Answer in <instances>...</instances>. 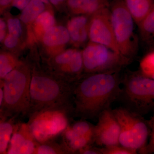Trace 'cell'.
I'll use <instances>...</instances> for the list:
<instances>
[{
  "label": "cell",
  "mask_w": 154,
  "mask_h": 154,
  "mask_svg": "<svg viewBox=\"0 0 154 154\" xmlns=\"http://www.w3.org/2000/svg\"><path fill=\"white\" fill-rule=\"evenodd\" d=\"M110 19L119 53L132 61L137 53L138 40L132 16L123 0H110Z\"/></svg>",
  "instance_id": "obj_5"
},
{
  "label": "cell",
  "mask_w": 154,
  "mask_h": 154,
  "mask_svg": "<svg viewBox=\"0 0 154 154\" xmlns=\"http://www.w3.org/2000/svg\"><path fill=\"white\" fill-rule=\"evenodd\" d=\"M69 8L73 13L92 16L109 8L110 0H68Z\"/></svg>",
  "instance_id": "obj_13"
},
{
  "label": "cell",
  "mask_w": 154,
  "mask_h": 154,
  "mask_svg": "<svg viewBox=\"0 0 154 154\" xmlns=\"http://www.w3.org/2000/svg\"><path fill=\"white\" fill-rule=\"evenodd\" d=\"M121 106L143 116L154 112V79L140 70L126 72L122 77L116 99Z\"/></svg>",
  "instance_id": "obj_3"
},
{
  "label": "cell",
  "mask_w": 154,
  "mask_h": 154,
  "mask_svg": "<svg viewBox=\"0 0 154 154\" xmlns=\"http://www.w3.org/2000/svg\"><path fill=\"white\" fill-rule=\"evenodd\" d=\"M17 67L3 79L1 112L13 117L28 116L30 107L31 77L28 72Z\"/></svg>",
  "instance_id": "obj_4"
},
{
  "label": "cell",
  "mask_w": 154,
  "mask_h": 154,
  "mask_svg": "<svg viewBox=\"0 0 154 154\" xmlns=\"http://www.w3.org/2000/svg\"><path fill=\"white\" fill-rule=\"evenodd\" d=\"M44 3L40 0H31L28 5L23 9L20 19L25 23L32 22L43 12Z\"/></svg>",
  "instance_id": "obj_18"
},
{
  "label": "cell",
  "mask_w": 154,
  "mask_h": 154,
  "mask_svg": "<svg viewBox=\"0 0 154 154\" xmlns=\"http://www.w3.org/2000/svg\"><path fill=\"white\" fill-rule=\"evenodd\" d=\"M7 25L5 22L0 18V42L4 40L6 36Z\"/></svg>",
  "instance_id": "obj_30"
},
{
  "label": "cell",
  "mask_w": 154,
  "mask_h": 154,
  "mask_svg": "<svg viewBox=\"0 0 154 154\" xmlns=\"http://www.w3.org/2000/svg\"><path fill=\"white\" fill-rule=\"evenodd\" d=\"M4 45L5 46L9 49H12L17 46L18 44L19 38L8 34L4 39Z\"/></svg>",
  "instance_id": "obj_27"
},
{
  "label": "cell",
  "mask_w": 154,
  "mask_h": 154,
  "mask_svg": "<svg viewBox=\"0 0 154 154\" xmlns=\"http://www.w3.org/2000/svg\"><path fill=\"white\" fill-rule=\"evenodd\" d=\"M7 26L9 34L19 38L22 32L21 23L19 19L9 18L7 21Z\"/></svg>",
  "instance_id": "obj_26"
},
{
  "label": "cell",
  "mask_w": 154,
  "mask_h": 154,
  "mask_svg": "<svg viewBox=\"0 0 154 154\" xmlns=\"http://www.w3.org/2000/svg\"><path fill=\"white\" fill-rule=\"evenodd\" d=\"M69 126L79 135L91 138L94 140L95 125L86 119H81L72 123L71 122Z\"/></svg>",
  "instance_id": "obj_21"
},
{
  "label": "cell",
  "mask_w": 154,
  "mask_h": 154,
  "mask_svg": "<svg viewBox=\"0 0 154 154\" xmlns=\"http://www.w3.org/2000/svg\"><path fill=\"white\" fill-rule=\"evenodd\" d=\"M140 72L150 77L154 73V51H149L144 57L140 64Z\"/></svg>",
  "instance_id": "obj_23"
},
{
  "label": "cell",
  "mask_w": 154,
  "mask_h": 154,
  "mask_svg": "<svg viewBox=\"0 0 154 154\" xmlns=\"http://www.w3.org/2000/svg\"><path fill=\"white\" fill-rule=\"evenodd\" d=\"M30 1L31 0H13L12 5L13 7L19 10H23L28 5Z\"/></svg>",
  "instance_id": "obj_29"
},
{
  "label": "cell",
  "mask_w": 154,
  "mask_h": 154,
  "mask_svg": "<svg viewBox=\"0 0 154 154\" xmlns=\"http://www.w3.org/2000/svg\"><path fill=\"white\" fill-rule=\"evenodd\" d=\"M120 72L87 74L74 83L73 117L98 119L116 101L121 89Z\"/></svg>",
  "instance_id": "obj_1"
},
{
  "label": "cell",
  "mask_w": 154,
  "mask_h": 154,
  "mask_svg": "<svg viewBox=\"0 0 154 154\" xmlns=\"http://www.w3.org/2000/svg\"><path fill=\"white\" fill-rule=\"evenodd\" d=\"M36 27L41 32H46L54 24V19L50 13L48 12H42L36 19Z\"/></svg>",
  "instance_id": "obj_22"
},
{
  "label": "cell",
  "mask_w": 154,
  "mask_h": 154,
  "mask_svg": "<svg viewBox=\"0 0 154 154\" xmlns=\"http://www.w3.org/2000/svg\"><path fill=\"white\" fill-rule=\"evenodd\" d=\"M138 25L154 8V0H123Z\"/></svg>",
  "instance_id": "obj_15"
},
{
  "label": "cell",
  "mask_w": 154,
  "mask_h": 154,
  "mask_svg": "<svg viewBox=\"0 0 154 154\" xmlns=\"http://www.w3.org/2000/svg\"><path fill=\"white\" fill-rule=\"evenodd\" d=\"M97 119L94 128V144L102 147L119 144L120 127L113 110L110 108L104 110Z\"/></svg>",
  "instance_id": "obj_10"
},
{
  "label": "cell",
  "mask_w": 154,
  "mask_h": 154,
  "mask_svg": "<svg viewBox=\"0 0 154 154\" xmlns=\"http://www.w3.org/2000/svg\"><path fill=\"white\" fill-rule=\"evenodd\" d=\"M119 127V144L138 152L147 144L150 134L149 120L120 106L113 110Z\"/></svg>",
  "instance_id": "obj_6"
},
{
  "label": "cell",
  "mask_w": 154,
  "mask_h": 154,
  "mask_svg": "<svg viewBox=\"0 0 154 154\" xmlns=\"http://www.w3.org/2000/svg\"><path fill=\"white\" fill-rule=\"evenodd\" d=\"M78 154H102L100 151V148L94 146L93 144H90L86 146L83 149H81Z\"/></svg>",
  "instance_id": "obj_28"
},
{
  "label": "cell",
  "mask_w": 154,
  "mask_h": 154,
  "mask_svg": "<svg viewBox=\"0 0 154 154\" xmlns=\"http://www.w3.org/2000/svg\"><path fill=\"white\" fill-rule=\"evenodd\" d=\"M102 154H136L137 152L131 149L120 145H114L100 148Z\"/></svg>",
  "instance_id": "obj_24"
},
{
  "label": "cell",
  "mask_w": 154,
  "mask_h": 154,
  "mask_svg": "<svg viewBox=\"0 0 154 154\" xmlns=\"http://www.w3.org/2000/svg\"><path fill=\"white\" fill-rule=\"evenodd\" d=\"M13 0H0V11L9 6Z\"/></svg>",
  "instance_id": "obj_32"
},
{
  "label": "cell",
  "mask_w": 154,
  "mask_h": 154,
  "mask_svg": "<svg viewBox=\"0 0 154 154\" xmlns=\"http://www.w3.org/2000/svg\"><path fill=\"white\" fill-rule=\"evenodd\" d=\"M3 101V80L0 79V113L2 111V107Z\"/></svg>",
  "instance_id": "obj_31"
},
{
  "label": "cell",
  "mask_w": 154,
  "mask_h": 154,
  "mask_svg": "<svg viewBox=\"0 0 154 154\" xmlns=\"http://www.w3.org/2000/svg\"><path fill=\"white\" fill-rule=\"evenodd\" d=\"M91 16H77L72 18L67 25L71 40L74 43H84L89 38V27Z\"/></svg>",
  "instance_id": "obj_12"
},
{
  "label": "cell",
  "mask_w": 154,
  "mask_h": 154,
  "mask_svg": "<svg viewBox=\"0 0 154 154\" xmlns=\"http://www.w3.org/2000/svg\"><path fill=\"white\" fill-rule=\"evenodd\" d=\"M18 66L14 56L7 53H0V79L3 80Z\"/></svg>",
  "instance_id": "obj_20"
},
{
  "label": "cell",
  "mask_w": 154,
  "mask_h": 154,
  "mask_svg": "<svg viewBox=\"0 0 154 154\" xmlns=\"http://www.w3.org/2000/svg\"><path fill=\"white\" fill-rule=\"evenodd\" d=\"M54 5H57L63 2L64 0H49Z\"/></svg>",
  "instance_id": "obj_33"
},
{
  "label": "cell",
  "mask_w": 154,
  "mask_h": 154,
  "mask_svg": "<svg viewBox=\"0 0 154 154\" xmlns=\"http://www.w3.org/2000/svg\"><path fill=\"white\" fill-rule=\"evenodd\" d=\"M82 54L87 74L119 72L132 62L105 45L91 42Z\"/></svg>",
  "instance_id": "obj_8"
},
{
  "label": "cell",
  "mask_w": 154,
  "mask_h": 154,
  "mask_svg": "<svg viewBox=\"0 0 154 154\" xmlns=\"http://www.w3.org/2000/svg\"><path fill=\"white\" fill-rule=\"evenodd\" d=\"M34 154H70L63 144L58 143L54 140L38 143Z\"/></svg>",
  "instance_id": "obj_19"
},
{
  "label": "cell",
  "mask_w": 154,
  "mask_h": 154,
  "mask_svg": "<svg viewBox=\"0 0 154 154\" xmlns=\"http://www.w3.org/2000/svg\"><path fill=\"white\" fill-rule=\"evenodd\" d=\"M38 143L28 122H18L15 125L7 154H34Z\"/></svg>",
  "instance_id": "obj_11"
},
{
  "label": "cell",
  "mask_w": 154,
  "mask_h": 154,
  "mask_svg": "<svg viewBox=\"0 0 154 154\" xmlns=\"http://www.w3.org/2000/svg\"><path fill=\"white\" fill-rule=\"evenodd\" d=\"M89 38L91 42L105 45L120 54L113 33L109 8L102 9L91 16Z\"/></svg>",
  "instance_id": "obj_9"
},
{
  "label": "cell",
  "mask_w": 154,
  "mask_h": 154,
  "mask_svg": "<svg viewBox=\"0 0 154 154\" xmlns=\"http://www.w3.org/2000/svg\"><path fill=\"white\" fill-rule=\"evenodd\" d=\"M137 26L143 47L149 52L154 51V8Z\"/></svg>",
  "instance_id": "obj_14"
},
{
  "label": "cell",
  "mask_w": 154,
  "mask_h": 154,
  "mask_svg": "<svg viewBox=\"0 0 154 154\" xmlns=\"http://www.w3.org/2000/svg\"><path fill=\"white\" fill-rule=\"evenodd\" d=\"M72 118L71 113L64 109H44L31 114L28 123L36 141L44 143L62 135Z\"/></svg>",
  "instance_id": "obj_7"
},
{
  "label": "cell",
  "mask_w": 154,
  "mask_h": 154,
  "mask_svg": "<svg viewBox=\"0 0 154 154\" xmlns=\"http://www.w3.org/2000/svg\"><path fill=\"white\" fill-rule=\"evenodd\" d=\"M73 84L43 75H34L30 84V107L28 116L44 109L59 108L73 117Z\"/></svg>",
  "instance_id": "obj_2"
},
{
  "label": "cell",
  "mask_w": 154,
  "mask_h": 154,
  "mask_svg": "<svg viewBox=\"0 0 154 154\" xmlns=\"http://www.w3.org/2000/svg\"><path fill=\"white\" fill-rule=\"evenodd\" d=\"M149 120L151 132L149 140L146 145L141 149L138 152V153L140 154H151L154 153V113L151 118Z\"/></svg>",
  "instance_id": "obj_25"
},
{
  "label": "cell",
  "mask_w": 154,
  "mask_h": 154,
  "mask_svg": "<svg viewBox=\"0 0 154 154\" xmlns=\"http://www.w3.org/2000/svg\"><path fill=\"white\" fill-rule=\"evenodd\" d=\"M42 2H43L44 3H45V4H48V1L49 0H40Z\"/></svg>",
  "instance_id": "obj_34"
},
{
  "label": "cell",
  "mask_w": 154,
  "mask_h": 154,
  "mask_svg": "<svg viewBox=\"0 0 154 154\" xmlns=\"http://www.w3.org/2000/svg\"><path fill=\"white\" fill-rule=\"evenodd\" d=\"M15 118L8 116L2 112L0 113V154H7L10 140L16 124Z\"/></svg>",
  "instance_id": "obj_16"
},
{
  "label": "cell",
  "mask_w": 154,
  "mask_h": 154,
  "mask_svg": "<svg viewBox=\"0 0 154 154\" xmlns=\"http://www.w3.org/2000/svg\"><path fill=\"white\" fill-rule=\"evenodd\" d=\"M150 78H151L152 79H154V73L151 76Z\"/></svg>",
  "instance_id": "obj_35"
},
{
  "label": "cell",
  "mask_w": 154,
  "mask_h": 154,
  "mask_svg": "<svg viewBox=\"0 0 154 154\" xmlns=\"http://www.w3.org/2000/svg\"></svg>",
  "instance_id": "obj_36"
},
{
  "label": "cell",
  "mask_w": 154,
  "mask_h": 154,
  "mask_svg": "<svg viewBox=\"0 0 154 154\" xmlns=\"http://www.w3.org/2000/svg\"><path fill=\"white\" fill-rule=\"evenodd\" d=\"M70 40L67 28L63 26L52 27L45 33L43 42L48 46L63 45Z\"/></svg>",
  "instance_id": "obj_17"
}]
</instances>
